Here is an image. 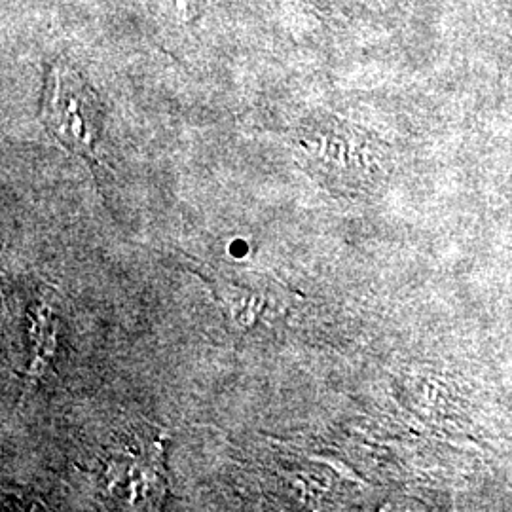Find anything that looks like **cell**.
<instances>
[{
  "label": "cell",
  "mask_w": 512,
  "mask_h": 512,
  "mask_svg": "<svg viewBox=\"0 0 512 512\" xmlns=\"http://www.w3.org/2000/svg\"><path fill=\"white\" fill-rule=\"evenodd\" d=\"M220 306L239 330L270 327L287 311V291L272 277L255 272H207Z\"/></svg>",
  "instance_id": "2"
},
{
  "label": "cell",
  "mask_w": 512,
  "mask_h": 512,
  "mask_svg": "<svg viewBox=\"0 0 512 512\" xmlns=\"http://www.w3.org/2000/svg\"><path fill=\"white\" fill-rule=\"evenodd\" d=\"M42 120L55 141L90 162L97 160L103 114L86 80L67 63H55L48 76Z\"/></svg>",
  "instance_id": "1"
}]
</instances>
